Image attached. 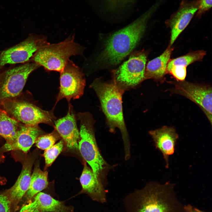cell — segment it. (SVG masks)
<instances>
[{"label": "cell", "instance_id": "1", "mask_svg": "<svg viewBox=\"0 0 212 212\" xmlns=\"http://www.w3.org/2000/svg\"><path fill=\"white\" fill-rule=\"evenodd\" d=\"M174 184L150 182L144 188L127 196L123 203L127 212H184Z\"/></svg>", "mask_w": 212, "mask_h": 212}, {"label": "cell", "instance_id": "2", "mask_svg": "<svg viewBox=\"0 0 212 212\" xmlns=\"http://www.w3.org/2000/svg\"><path fill=\"white\" fill-rule=\"evenodd\" d=\"M160 5L157 2L136 20L110 36L97 59V63L107 67L114 66L120 63L140 41L148 21Z\"/></svg>", "mask_w": 212, "mask_h": 212}, {"label": "cell", "instance_id": "3", "mask_svg": "<svg viewBox=\"0 0 212 212\" xmlns=\"http://www.w3.org/2000/svg\"><path fill=\"white\" fill-rule=\"evenodd\" d=\"M100 100L110 132H113L116 128L121 132L123 141L125 158L130 157V144L124 121L122 105V97L124 90L113 80L104 82L99 79L95 80L91 85Z\"/></svg>", "mask_w": 212, "mask_h": 212}, {"label": "cell", "instance_id": "4", "mask_svg": "<svg viewBox=\"0 0 212 212\" xmlns=\"http://www.w3.org/2000/svg\"><path fill=\"white\" fill-rule=\"evenodd\" d=\"M77 116L80 125L78 148L96 177L105 187L107 184V176L113 166L105 160L100 151L95 138L94 122L91 115L87 112H80Z\"/></svg>", "mask_w": 212, "mask_h": 212}, {"label": "cell", "instance_id": "5", "mask_svg": "<svg viewBox=\"0 0 212 212\" xmlns=\"http://www.w3.org/2000/svg\"><path fill=\"white\" fill-rule=\"evenodd\" d=\"M70 35L64 40L56 44H48L40 47L31 60L48 71L60 72L72 56H82L85 48L74 40Z\"/></svg>", "mask_w": 212, "mask_h": 212}, {"label": "cell", "instance_id": "6", "mask_svg": "<svg viewBox=\"0 0 212 212\" xmlns=\"http://www.w3.org/2000/svg\"><path fill=\"white\" fill-rule=\"evenodd\" d=\"M41 66L31 60L17 65H11L0 71V103L15 98L22 92L30 74Z\"/></svg>", "mask_w": 212, "mask_h": 212}, {"label": "cell", "instance_id": "7", "mask_svg": "<svg viewBox=\"0 0 212 212\" xmlns=\"http://www.w3.org/2000/svg\"><path fill=\"white\" fill-rule=\"evenodd\" d=\"M0 108L11 117L28 125L44 123L53 125L55 119L52 110H43L29 102L15 98L7 99L0 103Z\"/></svg>", "mask_w": 212, "mask_h": 212}, {"label": "cell", "instance_id": "8", "mask_svg": "<svg viewBox=\"0 0 212 212\" xmlns=\"http://www.w3.org/2000/svg\"><path fill=\"white\" fill-rule=\"evenodd\" d=\"M49 43L44 35L30 34L20 43L0 50V69L7 64H21L31 60L37 51Z\"/></svg>", "mask_w": 212, "mask_h": 212}, {"label": "cell", "instance_id": "9", "mask_svg": "<svg viewBox=\"0 0 212 212\" xmlns=\"http://www.w3.org/2000/svg\"><path fill=\"white\" fill-rule=\"evenodd\" d=\"M147 54L137 52L113 72L114 82L124 91L134 87L145 80Z\"/></svg>", "mask_w": 212, "mask_h": 212}, {"label": "cell", "instance_id": "10", "mask_svg": "<svg viewBox=\"0 0 212 212\" xmlns=\"http://www.w3.org/2000/svg\"><path fill=\"white\" fill-rule=\"evenodd\" d=\"M168 82L174 86L170 90L171 92L183 96L197 104L211 124L212 91L211 87L185 80Z\"/></svg>", "mask_w": 212, "mask_h": 212}, {"label": "cell", "instance_id": "11", "mask_svg": "<svg viewBox=\"0 0 212 212\" xmlns=\"http://www.w3.org/2000/svg\"><path fill=\"white\" fill-rule=\"evenodd\" d=\"M60 87L56 105L63 98L69 102L71 99H77L82 95L85 80L82 71L70 59L60 72Z\"/></svg>", "mask_w": 212, "mask_h": 212}, {"label": "cell", "instance_id": "12", "mask_svg": "<svg viewBox=\"0 0 212 212\" xmlns=\"http://www.w3.org/2000/svg\"><path fill=\"white\" fill-rule=\"evenodd\" d=\"M199 1L182 0L177 10L165 21V24L171 30L169 46H172L189 24L198 9Z\"/></svg>", "mask_w": 212, "mask_h": 212}, {"label": "cell", "instance_id": "13", "mask_svg": "<svg viewBox=\"0 0 212 212\" xmlns=\"http://www.w3.org/2000/svg\"><path fill=\"white\" fill-rule=\"evenodd\" d=\"M35 156L33 154L26 156L21 173L16 182L11 188L3 193L10 202L12 212L16 210L19 203L29 188Z\"/></svg>", "mask_w": 212, "mask_h": 212}, {"label": "cell", "instance_id": "14", "mask_svg": "<svg viewBox=\"0 0 212 212\" xmlns=\"http://www.w3.org/2000/svg\"><path fill=\"white\" fill-rule=\"evenodd\" d=\"M149 133L153 140L156 148L163 155L166 167L168 168L169 156L174 153L179 137L175 130L172 127L165 126L150 130Z\"/></svg>", "mask_w": 212, "mask_h": 212}, {"label": "cell", "instance_id": "15", "mask_svg": "<svg viewBox=\"0 0 212 212\" xmlns=\"http://www.w3.org/2000/svg\"><path fill=\"white\" fill-rule=\"evenodd\" d=\"M54 125L55 130L68 148H78L77 141L80 136L79 132L71 105H69L67 115L55 121Z\"/></svg>", "mask_w": 212, "mask_h": 212}, {"label": "cell", "instance_id": "16", "mask_svg": "<svg viewBox=\"0 0 212 212\" xmlns=\"http://www.w3.org/2000/svg\"><path fill=\"white\" fill-rule=\"evenodd\" d=\"M42 133L38 125H28L22 123L14 142L11 144H4L0 148V154L15 150L26 153Z\"/></svg>", "mask_w": 212, "mask_h": 212}, {"label": "cell", "instance_id": "17", "mask_svg": "<svg viewBox=\"0 0 212 212\" xmlns=\"http://www.w3.org/2000/svg\"><path fill=\"white\" fill-rule=\"evenodd\" d=\"M82 192L87 194L93 201L106 203V191L102 183L95 177L92 169L85 165L80 178Z\"/></svg>", "mask_w": 212, "mask_h": 212}, {"label": "cell", "instance_id": "18", "mask_svg": "<svg viewBox=\"0 0 212 212\" xmlns=\"http://www.w3.org/2000/svg\"><path fill=\"white\" fill-rule=\"evenodd\" d=\"M173 50V48L169 45L160 55L148 63L145 67V80L151 79L161 82L164 81L167 66Z\"/></svg>", "mask_w": 212, "mask_h": 212}, {"label": "cell", "instance_id": "19", "mask_svg": "<svg viewBox=\"0 0 212 212\" xmlns=\"http://www.w3.org/2000/svg\"><path fill=\"white\" fill-rule=\"evenodd\" d=\"M34 201L40 212H73L74 208L66 206L63 202L56 200L50 195L40 192L34 196Z\"/></svg>", "mask_w": 212, "mask_h": 212}, {"label": "cell", "instance_id": "20", "mask_svg": "<svg viewBox=\"0 0 212 212\" xmlns=\"http://www.w3.org/2000/svg\"><path fill=\"white\" fill-rule=\"evenodd\" d=\"M22 123L0 108V135L11 144L15 141Z\"/></svg>", "mask_w": 212, "mask_h": 212}, {"label": "cell", "instance_id": "21", "mask_svg": "<svg viewBox=\"0 0 212 212\" xmlns=\"http://www.w3.org/2000/svg\"><path fill=\"white\" fill-rule=\"evenodd\" d=\"M47 178V171H42L37 163L31 175L29 188L25 195L28 200H30L47 187L48 184Z\"/></svg>", "mask_w": 212, "mask_h": 212}, {"label": "cell", "instance_id": "22", "mask_svg": "<svg viewBox=\"0 0 212 212\" xmlns=\"http://www.w3.org/2000/svg\"><path fill=\"white\" fill-rule=\"evenodd\" d=\"M206 54V52L203 50L190 52L185 55L170 60L168 64L167 69L176 66L187 67L195 62L202 61Z\"/></svg>", "mask_w": 212, "mask_h": 212}, {"label": "cell", "instance_id": "23", "mask_svg": "<svg viewBox=\"0 0 212 212\" xmlns=\"http://www.w3.org/2000/svg\"><path fill=\"white\" fill-rule=\"evenodd\" d=\"M63 140L45 150L43 154L45 160V167L50 166L62 151L64 145Z\"/></svg>", "mask_w": 212, "mask_h": 212}, {"label": "cell", "instance_id": "24", "mask_svg": "<svg viewBox=\"0 0 212 212\" xmlns=\"http://www.w3.org/2000/svg\"><path fill=\"white\" fill-rule=\"evenodd\" d=\"M59 136L55 130L51 133L40 135L37 138L35 143L38 148L45 150L54 144L59 139Z\"/></svg>", "mask_w": 212, "mask_h": 212}, {"label": "cell", "instance_id": "25", "mask_svg": "<svg viewBox=\"0 0 212 212\" xmlns=\"http://www.w3.org/2000/svg\"><path fill=\"white\" fill-rule=\"evenodd\" d=\"M186 68L181 66H173L167 69L166 72L172 75L176 81H183L185 80L186 75Z\"/></svg>", "mask_w": 212, "mask_h": 212}, {"label": "cell", "instance_id": "26", "mask_svg": "<svg viewBox=\"0 0 212 212\" xmlns=\"http://www.w3.org/2000/svg\"><path fill=\"white\" fill-rule=\"evenodd\" d=\"M212 0H200L198 9L196 13V17L200 18L202 15L211 8Z\"/></svg>", "mask_w": 212, "mask_h": 212}, {"label": "cell", "instance_id": "27", "mask_svg": "<svg viewBox=\"0 0 212 212\" xmlns=\"http://www.w3.org/2000/svg\"><path fill=\"white\" fill-rule=\"evenodd\" d=\"M0 212H12L10 202L3 193L0 195Z\"/></svg>", "mask_w": 212, "mask_h": 212}, {"label": "cell", "instance_id": "28", "mask_svg": "<svg viewBox=\"0 0 212 212\" xmlns=\"http://www.w3.org/2000/svg\"><path fill=\"white\" fill-rule=\"evenodd\" d=\"M19 212H40L37 206L34 201H30L24 205Z\"/></svg>", "mask_w": 212, "mask_h": 212}, {"label": "cell", "instance_id": "29", "mask_svg": "<svg viewBox=\"0 0 212 212\" xmlns=\"http://www.w3.org/2000/svg\"><path fill=\"white\" fill-rule=\"evenodd\" d=\"M131 0H107L111 7L114 8L119 5H123Z\"/></svg>", "mask_w": 212, "mask_h": 212}, {"label": "cell", "instance_id": "30", "mask_svg": "<svg viewBox=\"0 0 212 212\" xmlns=\"http://www.w3.org/2000/svg\"><path fill=\"white\" fill-rule=\"evenodd\" d=\"M184 212H206L190 204L184 205Z\"/></svg>", "mask_w": 212, "mask_h": 212}, {"label": "cell", "instance_id": "31", "mask_svg": "<svg viewBox=\"0 0 212 212\" xmlns=\"http://www.w3.org/2000/svg\"><path fill=\"white\" fill-rule=\"evenodd\" d=\"M5 156L3 154H0V164L4 162ZM7 181L6 178L0 175V185L5 184Z\"/></svg>", "mask_w": 212, "mask_h": 212}, {"label": "cell", "instance_id": "32", "mask_svg": "<svg viewBox=\"0 0 212 212\" xmlns=\"http://www.w3.org/2000/svg\"><path fill=\"white\" fill-rule=\"evenodd\" d=\"M0 70H1V69H0Z\"/></svg>", "mask_w": 212, "mask_h": 212}]
</instances>
